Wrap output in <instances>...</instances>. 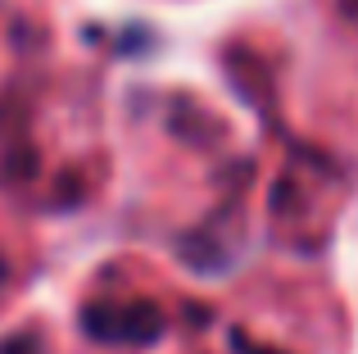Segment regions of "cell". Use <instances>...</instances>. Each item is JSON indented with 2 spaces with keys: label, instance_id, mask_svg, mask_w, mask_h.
Returning a JSON list of instances; mask_svg holds the SVG:
<instances>
[{
  "label": "cell",
  "instance_id": "obj_1",
  "mask_svg": "<svg viewBox=\"0 0 358 354\" xmlns=\"http://www.w3.org/2000/svg\"><path fill=\"white\" fill-rule=\"evenodd\" d=\"M164 332H168V318L155 300L122 304V341H127V346H155Z\"/></svg>",
  "mask_w": 358,
  "mask_h": 354
},
{
  "label": "cell",
  "instance_id": "obj_2",
  "mask_svg": "<svg viewBox=\"0 0 358 354\" xmlns=\"http://www.w3.org/2000/svg\"><path fill=\"white\" fill-rule=\"evenodd\" d=\"M82 332L91 341H122V309H114V304H87L82 309Z\"/></svg>",
  "mask_w": 358,
  "mask_h": 354
},
{
  "label": "cell",
  "instance_id": "obj_3",
  "mask_svg": "<svg viewBox=\"0 0 358 354\" xmlns=\"http://www.w3.org/2000/svg\"><path fill=\"white\" fill-rule=\"evenodd\" d=\"M0 354H41V341H36L32 332H18V337L0 341Z\"/></svg>",
  "mask_w": 358,
  "mask_h": 354
},
{
  "label": "cell",
  "instance_id": "obj_4",
  "mask_svg": "<svg viewBox=\"0 0 358 354\" xmlns=\"http://www.w3.org/2000/svg\"><path fill=\"white\" fill-rule=\"evenodd\" d=\"M231 350H236V354H281V350H272V346H259V341H250L245 332H231Z\"/></svg>",
  "mask_w": 358,
  "mask_h": 354
},
{
  "label": "cell",
  "instance_id": "obj_5",
  "mask_svg": "<svg viewBox=\"0 0 358 354\" xmlns=\"http://www.w3.org/2000/svg\"><path fill=\"white\" fill-rule=\"evenodd\" d=\"M341 14H345V18H354V23H358V0H341Z\"/></svg>",
  "mask_w": 358,
  "mask_h": 354
},
{
  "label": "cell",
  "instance_id": "obj_6",
  "mask_svg": "<svg viewBox=\"0 0 358 354\" xmlns=\"http://www.w3.org/2000/svg\"><path fill=\"white\" fill-rule=\"evenodd\" d=\"M0 277H5V264H0Z\"/></svg>",
  "mask_w": 358,
  "mask_h": 354
}]
</instances>
